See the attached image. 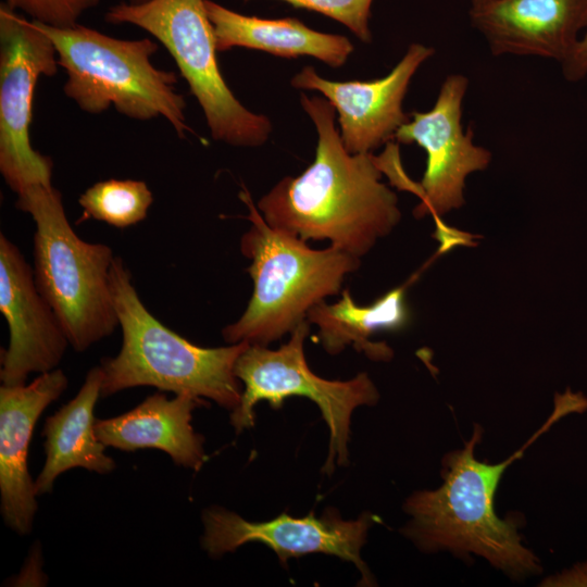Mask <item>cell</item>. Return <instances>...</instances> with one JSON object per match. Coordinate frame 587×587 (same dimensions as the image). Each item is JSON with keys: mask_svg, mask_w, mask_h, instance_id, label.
<instances>
[{"mask_svg": "<svg viewBox=\"0 0 587 587\" xmlns=\"http://www.w3.org/2000/svg\"><path fill=\"white\" fill-rule=\"evenodd\" d=\"M300 104L317 134L314 160L300 175L282 178L257 208L274 228L304 241L328 240L361 259L398 225V197L380 180L376 155L345 148L326 98L301 92Z\"/></svg>", "mask_w": 587, "mask_h": 587, "instance_id": "6da1fadb", "label": "cell"}, {"mask_svg": "<svg viewBox=\"0 0 587 587\" xmlns=\"http://www.w3.org/2000/svg\"><path fill=\"white\" fill-rule=\"evenodd\" d=\"M554 410L530 439L509 459L490 464L474 457L483 429L476 425L462 449L442 459V484L434 490L410 496L404 510L411 516L403 533L424 551L449 550L460 557L471 553L515 579L537 574V557L523 544L517 523L500 519L495 511V495L505 469L524 454L541 434L560 417L580 412L574 394L558 395Z\"/></svg>", "mask_w": 587, "mask_h": 587, "instance_id": "7a4b0ae2", "label": "cell"}, {"mask_svg": "<svg viewBox=\"0 0 587 587\" xmlns=\"http://www.w3.org/2000/svg\"><path fill=\"white\" fill-rule=\"evenodd\" d=\"M110 287L123 342L116 357L101 361V397L137 386L208 398L234 411L242 389L234 367L248 342L203 348L171 330L140 300L120 257L110 268Z\"/></svg>", "mask_w": 587, "mask_h": 587, "instance_id": "3957f363", "label": "cell"}, {"mask_svg": "<svg viewBox=\"0 0 587 587\" xmlns=\"http://www.w3.org/2000/svg\"><path fill=\"white\" fill-rule=\"evenodd\" d=\"M239 197L252 223L240 239V251L251 260L247 272L253 292L245 312L222 329V336L229 345L268 346L307 321L312 307L337 295L361 260L330 245L310 248L301 238L270 226L246 188Z\"/></svg>", "mask_w": 587, "mask_h": 587, "instance_id": "277c9868", "label": "cell"}, {"mask_svg": "<svg viewBox=\"0 0 587 587\" xmlns=\"http://www.w3.org/2000/svg\"><path fill=\"white\" fill-rule=\"evenodd\" d=\"M33 22L53 42L66 73L64 95L80 110L99 114L113 107L138 121L161 116L179 138L193 134L186 101L176 89L177 75L151 61L159 50L154 40L115 38L78 23L53 27Z\"/></svg>", "mask_w": 587, "mask_h": 587, "instance_id": "5b68a950", "label": "cell"}, {"mask_svg": "<svg viewBox=\"0 0 587 587\" xmlns=\"http://www.w3.org/2000/svg\"><path fill=\"white\" fill-rule=\"evenodd\" d=\"M15 207L36 224L37 289L55 313L70 345L85 351L120 325L110 287L113 251L76 235L61 192L52 185L26 187L17 193Z\"/></svg>", "mask_w": 587, "mask_h": 587, "instance_id": "8992f818", "label": "cell"}, {"mask_svg": "<svg viewBox=\"0 0 587 587\" xmlns=\"http://www.w3.org/2000/svg\"><path fill=\"white\" fill-rule=\"evenodd\" d=\"M105 21L135 25L163 45L198 101L213 139L245 148L267 141L272 132L270 118L247 109L220 71L204 0L120 2L108 10Z\"/></svg>", "mask_w": 587, "mask_h": 587, "instance_id": "52a82bcc", "label": "cell"}, {"mask_svg": "<svg viewBox=\"0 0 587 587\" xmlns=\"http://www.w3.org/2000/svg\"><path fill=\"white\" fill-rule=\"evenodd\" d=\"M309 325L308 321L299 324L289 340L276 350L249 345L238 357L234 372L243 389L239 405L232 411L230 423L239 434L253 425L257 403L267 401L273 409H279L291 396L309 398L319 407L329 429V453L323 470L330 473L335 464L348 461L353 411L360 405L375 404L379 394L366 373L349 380H328L314 374L304 355Z\"/></svg>", "mask_w": 587, "mask_h": 587, "instance_id": "ba28073f", "label": "cell"}, {"mask_svg": "<svg viewBox=\"0 0 587 587\" xmlns=\"http://www.w3.org/2000/svg\"><path fill=\"white\" fill-rule=\"evenodd\" d=\"M51 39L32 20L0 5V173L16 195L50 186L52 160L30 142L33 100L41 76L58 72Z\"/></svg>", "mask_w": 587, "mask_h": 587, "instance_id": "9c48e42d", "label": "cell"}, {"mask_svg": "<svg viewBox=\"0 0 587 587\" xmlns=\"http://www.w3.org/2000/svg\"><path fill=\"white\" fill-rule=\"evenodd\" d=\"M469 79L462 74H449L442 82L433 108L412 112L409 121L395 134L397 143H416L426 152L422 180H411L408 190L421 203L414 214L439 217L464 203L465 178L488 167L491 153L473 142L471 129L463 130L462 104Z\"/></svg>", "mask_w": 587, "mask_h": 587, "instance_id": "30bf717a", "label": "cell"}, {"mask_svg": "<svg viewBox=\"0 0 587 587\" xmlns=\"http://www.w3.org/2000/svg\"><path fill=\"white\" fill-rule=\"evenodd\" d=\"M204 526L201 544L212 558L233 552L247 542H262L271 548L282 564L290 558L310 553H325L352 562L361 572L362 582L372 584L371 574L361 558L373 516L361 514L345 521L335 510L321 517L313 513L305 517L280 514L264 522H250L235 512L211 507L202 514Z\"/></svg>", "mask_w": 587, "mask_h": 587, "instance_id": "8fae6325", "label": "cell"}, {"mask_svg": "<svg viewBox=\"0 0 587 587\" xmlns=\"http://www.w3.org/2000/svg\"><path fill=\"white\" fill-rule=\"evenodd\" d=\"M435 50L413 42L401 60L384 77L374 80L335 82L305 66L291 78L299 90L319 91L335 108L345 148L352 154L372 153L395 138L409 121L403 99L419 67Z\"/></svg>", "mask_w": 587, "mask_h": 587, "instance_id": "7c38bea8", "label": "cell"}, {"mask_svg": "<svg viewBox=\"0 0 587 587\" xmlns=\"http://www.w3.org/2000/svg\"><path fill=\"white\" fill-rule=\"evenodd\" d=\"M0 312L10 330L9 347L1 350L2 385H24L30 373H46L59 365L70 341L52 308L38 291L34 270L2 233Z\"/></svg>", "mask_w": 587, "mask_h": 587, "instance_id": "4fadbf2b", "label": "cell"}, {"mask_svg": "<svg viewBox=\"0 0 587 587\" xmlns=\"http://www.w3.org/2000/svg\"><path fill=\"white\" fill-rule=\"evenodd\" d=\"M471 26L495 57L563 62L587 28V0H484L470 5Z\"/></svg>", "mask_w": 587, "mask_h": 587, "instance_id": "5bb4252c", "label": "cell"}, {"mask_svg": "<svg viewBox=\"0 0 587 587\" xmlns=\"http://www.w3.org/2000/svg\"><path fill=\"white\" fill-rule=\"evenodd\" d=\"M62 370L41 373L30 384L0 388V494L4 523L20 535L32 530L37 511L27 469L28 447L38 417L67 387Z\"/></svg>", "mask_w": 587, "mask_h": 587, "instance_id": "9a60e30c", "label": "cell"}, {"mask_svg": "<svg viewBox=\"0 0 587 587\" xmlns=\"http://www.w3.org/2000/svg\"><path fill=\"white\" fill-rule=\"evenodd\" d=\"M204 404L191 395L168 399L155 392L124 414L97 419L95 432L104 446L123 451L159 449L175 464L199 470L205 460L204 438L193 430L191 417L193 409Z\"/></svg>", "mask_w": 587, "mask_h": 587, "instance_id": "2e32d148", "label": "cell"}, {"mask_svg": "<svg viewBox=\"0 0 587 587\" xmlns=\"http://www.w3.org/2000/svg\"><path fill=\"white\" fill-rule=\"evenodd\" d=\"M204 8L217 51L240 47L287 59L312 57L330 67L342 66L353 51L346 36L315 30L296 17L245 15L213 0H204Z\"/></svg>", "mask_w": 587, "mask_h": 587, "instance_id": "e0dca14e", "label": "cell"}, {"mask_svg": "<svg viewBox=\"0 0 587 587\" xmlns=\"http://www.w3.org/2000/svg\"><path fill=\"white\" fill-rule=\"evenodd\" d=\"M102 371L92 367L78 394L53 415L42 429L46 438V462L34 482L36 496L50 492L55 478L73 467H83L99 474L115 469L114 460L104 453V446L95 432V407L101 397Z\"/></svg>", "mask_w": 587, "mask_h": 587, "instance_id": "ac0fdd59", "label": "cell"}, {"mask_svg": "<svg viewBox=\"0 0 587 587\" xmlns=\"http://www.w3.org/2000/svg\"><path fill=\"white\" fill-rule=\"evenodd\" d=\"M407 285L387 291L364 307L357 304L349 289H344L336 303L328 304L324 300L312 307L307 321L317 326L320 342L332 355L351 346L372 360L388 361L392 358L391 348L385 342L372 341L371 337L408 325Z\"/></svg>", "mask_w": 587, "mask_h": 587, "instance_id": "d6986e66", "label": "cell"}, {"mask_svg": "<svg viewBox=\"0 0 587 587\" xmlns=\"http://www.w3.org/2000/svg\"><path fill=\"white\" fill-rule=\"evenodd\" d=\"M153 202L148 185L135 179H107L93 184L79 197L83 215L118 228L135 225L146 218Z\"/></svg>", "mask_w": 587, "mask_h": 587, "instance_id": "ffe728a7", "label": "cell"}, {"mask_svg": "<svg viewBox=\"0 0 587 587\" xmlns=\"http://www.w3.org/2000/svg\"><path fill=\"white\" fill-rule=\"evenodd\" d=\"M248 1V0H245ZM323 14L346 26L362 42L372 41L370 18L374 0H279Z\"/></svg>", "mask_w": 587, "mask_h": 587, "instance_id": "44dd1931", "label": "cell"}, {"mask_svg": "<svg viewBox=\"0 0 587 587\" xmlns=\"http://www.w3.org/2000/svg\"><path fill=\"white\" fill-rule=\"evenodd\" d=\"M100 0H5V4L30 16L32 21L53 27H70Z\"/></svg>", "mask_w": 587, "mask_h": 587, "instance_id": "7402d4cb", "label": "cell"}, {"mask_svg": "<svg viewBox=\"0 0 587 587\" xmlns=\"http://www.w3.org/2000/svg\"><path fill=\"white\" fill-rule=\"evenodd\" d=\"M561 66L562 74L569 82L576 83L587 76V28L570 55L561 62Z\"/></svg>", "mask_w": 587, "mask_h": 587, "instance_id": "603a6c76", "label": "cell"}, {"mask_svg": "<svg viewBox=\"0 0 587 587\" xmlns=\"http://www.w3.org/2000/svg\"><path fill=\"white\" fill-rule=\"evenodd\" d=\"M546 586H587V562L577 563L563 572L551 575L544 582Z\"/></svg>", "mask_w": 587, "mask_h": 587, "instance_id": "cb8c5ba5", "label": "cell"}, {"mask_svg": "<svg viewBox=\"0 0 587 587\" xmlns=\"http://www.w3.org/2000/svg\"><path fill=\"white\" fill-rule=\"evenodd\" d=\"M150 0H126V2L130 3V4H141V3H145V2H148Z\"/></svg>", "mask_w": 587, "mask_h": 587, "instance_id": "d4e9b609", "label": "cell"}, {"mask_svg": "<svg viewBox=\"0 0 587 587\" xmlns=\"http://www.w3.org/2000/svg\"><path fill=\"white\" fill-rule=\"evenodd\" d=\"M484 0H470V5L477 4Z\"/></svg>", "mask_w": 587, "mask_h": 587, "instance_id": "484cf974", "label": "cell"}]
</instances>
